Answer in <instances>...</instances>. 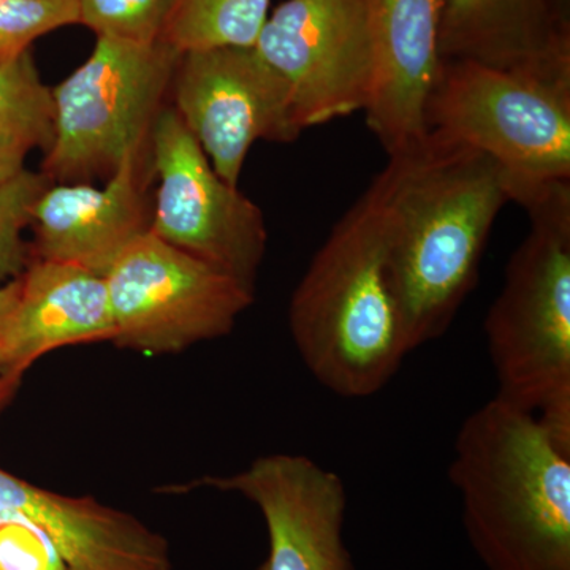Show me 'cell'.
Listing matches in <instances>:
<instances>
[{"instance_id": "cell-1", "label": "cell", "mask_w": 570, "mask_h": 570, "mask_svg": "<svg viewBox=\"0 0 570 570\" xmlns=\"http://www.w3.org/2000/svg\"><path fill=\"white\" fill-rule=\"evenodd\" d=\"M385 170L390 281L412 352L444 335L474 291L510 198L489 156L431 135Z\"/></svg>"}, {"instance_id": "cell-2", "label": "cell", "mask_w": 570, "mask_h": 570, "mask_svg": "<svg viewBox=\"0 0 570 570\" xmlns=\"http://www.w3.org/2000/svg\"><path fill=\"white\" fill-rule=\"evenodd\" d=\"M387 198L384 168L333 227L288 307L307 371L348 400L377 395L411 354L390 281Z\"/></svg>"}, {"instance_id": "cell-3", "label": "cell", "mask_w": 570, "mask_h": 570, "mask_svg": "<svg viewBox=\"0 0 570 570\" xmlns=\"http://www.w3.org/2000/svg\"><path fill=\"white\" fill-rule=\"evenodd\" d=\"M450 482L487 570H570V452L493 396L456 434Z\"/></svg>"}, {"instance_id": "cell-4", "label": "cell", "mask_w": 570, "mask_h": 570, "mask_svg": "<svg viewBox=\"0 0 570 570\" xmlns=\"http://www.w3.org/2000/svg\"><path fill=\"white\" fill-rule=\"evenodd\" d=\"M530 234L485 317L497 397L535 415L570 452V181L517 200Z\"/></svg>"}, {"instance_id": "cell-5", "label": "cell", "mask_w": 570, "mask_h": 570, "mask_svg": "<svg viewBox=\"0 0 570 570\" xmlns=\"http://www.w3.org/2000/svg\"><path fill=\"white\" fill-rule=\"evenodd\" d=\"M425 122L426 135L498 164L510 202L570 181V80L442 61Z\"/></svg>"}, {"instance_id": "cell-6", "label": "cell", "mask_w": 570, "mask_h": 570, "mask_svg": "<svg viewBox=\"0 0 570 570\" xmlns=\"http://www.w3.org/2000/svg\"><path fill=\"white\" fill-rule=\"evenodd\" d=\"M181 52L97 37L92 55L51 88L55 140L41 174L51 183L110 178L129 160H145Z\"/></svg>"}, {"instance_id": "cell-7", "label": "cell", "mask_w": 570, "mask_h": 570, "mask_svg": "<svg viewBox=\"0 0 570 570\" xmlns=\"http://www.w3.org/2000/svg\"><path fill=\"white\" fill-rule=\"evenodd\" d=\"M118 347L179 354L234 332L254 292L151 232L104 276Z\"/></svg>"}, {"instance_id": "cell-8", "label": "cell", "mask_w": 570, "mask_h": 570, "mask_svg": "<svg viewBox=\"0 0 570 570\" xmlns=\"http://www.w3.org/2000/svg\"><path fill=\"white\" fill-rule=\"evenodd\" d=\"M149 151L159 176L149 232L255 292L268 243L262 209L216 174L174 107L157 116Z\"/></svg>"}, {"instance_id": "cell-9", "label": "cell", "mask_w": 570, "mask_h": 570, "mask_svg": "<svg viewBox=\"0 0 570 570\" xmlns=\"http://www.w3.org/2000/svg\"><path fill=\"white\" fill-rule=\"evenodd\" d=\"M303 130L365 111L374 78L371 0H285L254 45Z\"/></svg>"}, {"instance_id": "cell-10", "label": "cell", "mask_w": 570, "mask_h": 570, "mask_svg": "<svg viewBox=\"0 0 570 570\" xmlns=\"http://www.w3.org/2000/svg\"><path fill=\"white\" fill-rule=\"evenodd\" d=\"M171 91L179 118L232 186L255 142H291L303 132L283 80L254 47L183 52Z\"/></svg>"}, {"instance_id": "cell-11", "label": "cell", "mask_w": 570, "mask_h": 570, "mask_svg": "<svg viewBox=\"0 0 570 570\" xmlns=\"http://www.w3.org/2000/svg\"><path fill=\"white\" fill-rule=\"evenodd\" d=\"M195 487L242 494L261 510L268 554L257 570H355L343 538L346 485L316 461L272 453L243 471L212 475Z\"/></svg>"}, {"instance_id": "cell-12", "label": "cell", "mask_w": 570, "mask_h": 570, "mask_svg": "<svg viewBox=\"0 0 570 570\" xmlns=\"http://www.w3.org/2000/svg\"><path fill=\"white\" fill-rule=\"evenodd\" d=\"M444 0H371L374 78L366 122L389 157L419 148L425 110L441 71Z\"/></svg>"}, {"instance_id": "cell-13", "label": "cell", "mask_w": 570, "mask_h": 570, "mask_svg": "<svg viewBox=\"0 0 570 570\" xmlns=\"http://www.w3.org/2000/svg\"><path fill=\"white\" fill-rule=\"evenodd\" d=\"M141 164H124L104 187L51 183L32 208V257L107 275L116 258L151 230Z\"/></svg>"}, {"instance_id": "cell-14", "label": "cell", "mask_w": 570, "mask_h": 570, "mask_svg": "<svg viewBox=\"0 0 570 570\" xmlns=\"http://www.w3.org/2000/svg\"><path fill=\"white\" fill-rule=\"evenodd\" d=\"M0 510L20 512L47 532L69 570H174L163 534L91 497L40 489L0 469Z\"/></svg>"}, {"instance_id": "cell-15", "label": "cell", "mask_w": 570, "mask_h": 570, "mask_svg": "<svg viewBox=\"0 0 570 570\" xmlns=\"http://www.w3.org/2000/svg\"><path fill=\"white\" fill-rule=\"evenodd\" d=\"M115 340L107 284L80 266L33 258L0 324V376L22 374L41 355Z\"/></svg>"}, {"instance_id": "cell-16", "label": "cell", "mask_w": 570, "mask_h": 570, "mask_svg": "<svg viewBox=\"0 0 570 570\" xmlns=\"http://www.w3.org/2000/svg\"><path fill=\"white\" fill-rule=\"evenodd\" d=\"M442 61L570 80V39L554 0H444Z\"/></svg>"}, {"instance_id": "cell-17", "label": "cell", "mask_w": 570, "mask_h": 570, "mask_svg": "<svg viewBox=\"0 0 570 570\" xmlns=\"http://www.w3.org/2000/svg\"><path fill=\"white\" fill-rule=\"evenodd\" d=\"M269 0H175L163 41L178 52L212 48H253Z\"/></svg>"}, {"instance_id": "cell-18", "label": "cell", "mask_w": 570, "mask_h": 570, "mask_svg": "<svg viewBox=\"0 0 570 570\" xmlns=\"http://www.w3.org/2000/svg\"><path fill=\"white\" fill-rule=\"evenodd\" d=\"M0 134L29 149L50 151L55 140V100L41 81L32 52L0 62Z\"/></svg>"}, {"instance_id": "cell-19", "label": "cell", "mask_w": 570, "mask_h": 570, "mask_svg": "<svg viewBox=\"0 0 570 570\" xmlns=\"http://www.w3.org/2000/svg\"><path fill=\"white\" fill-rule=\"evenodd\" d=\"M175 0H77L80 24L97 37L151 45L163 40Z\"/></svg>"}, {"instance_id": "cell-20", "label": "cell", "mask_w": 570, "mask_h": 570, "mask_svg": "<svg viewBox=\"0 0 570 570\" xmlns=\"http://www.w3.org/2000/svg\"><path fill=\"white\" fill-rule=\"evenodd\" d=\"M51 181L24 170L0 186V287L24 275L31 261L22 232L31 225L32 208Z\"/></svg>"}, {"instance_id": "cell-21", "label": "cell", "mask_w": 570, "mask_h": 570, "mask_svg": "<svg viewBox=\"0 0 570 570\" xmlns=\"http://www.w3.org/2000/svg\"><path fill=\"white\" fill-rule=\"evenodd\" d=\"M80 24L77 0H0V62L56 29Z\"/></svg>"}, {"instance_id": "cell-22", "label": "cell", "mask_w": 570, "mask_h": 570, "mask_svg": "<svg viewBox=\"0 0 570 570\" xmlns=\"http://www.w3.org/2000/svg\"><path fill=\"white\" fill-rule=\"evenodd\" d=\"M0 570H69L50 535L28 517L0 510Z\"/></svg>"}, {"instance_id": "cell-23", "label": "cell", "mask_w": 570, "mask_h": 570, "mask_svg": "<svg viewBox=\"0 0 570 570\" xmlns=\"http://www.w3.org/2000/svg\"><path fill=\"white\" fill-rule=\"evenodd\" d=\"M29 153L28 146L0 134V186L24 170Z\"/></svg>"}, {"instance_id": "cell-24", "label": "cell", "mask_w": 570, "mask_h": 570, "mask_svg": "<svg viewBox=\"0 0 570 570\" xmlns=\"http://www.w3.org/2000/svg\"><path fill=\"white\" fill-rule=\"evenodd\" d=\"M18 292H20V277L0 287V324L17 302Z\"/></svg>"}, {"instance_id": "cell-25", "label": "cell", "mask_w": 570, "mask_h": 570, "mask_svg": "<svg viewBox=\"0 0 570 570\" xmlns=\"http://www.w3.org/2000/svg\"><path fill=\"white\" fill-rule=\"evenodd\" d=\"M20 381L21 374H3V376H0V409L6 406L7 401L17 392Z\"/></svg>"}]
</instances>
